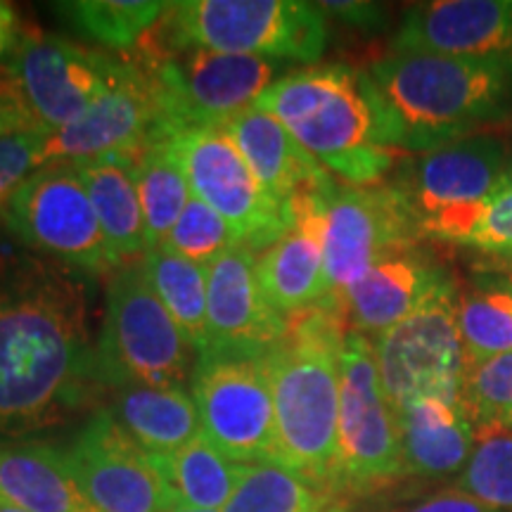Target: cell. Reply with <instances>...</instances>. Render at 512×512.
<instances>
[{
  "label": "cell",
  "mask_w": 512,
  "mask_h": 512,
  "mask_svg": "<svg viewBox=\"0 0 512 512\" xmlns=\"http://www.w3.org/2000/svg\"><path fill=\"white\" fill-rule=\"evenodd\" d=\"M98 380L79 280L31 266L0 283V434L67 418Z\"/></svg>",
  "instance_id": "cell-1"
},
{
  "label": "cell",
  "mask_w": 512,
  "mask_h": 512,
  "mask_svg": "<svg viewBox=\"0 0 512 512\" xmlns=\"http://www.w3.org/2000/svg\"><path fill=\"white\" fill-rule=\"evenodd\" d=\"M368 74L401 152L422 155L512 117V55L389 53Z\"/></svg>",
  "instance_id": "cell-2"
},
{
  "label": "cell",
  "mask_w": 512,
  "mask_h": 512,
  "mask_svg": "<svg viewBox=\"0 0 512 512\" xmlns=\"http://www.w3.org/2000/svg\"><path fill=\"white\" fill-rule=\"evenodd\" d=\"M259 107L330 174L351 185L377 183L403 155L394 121L363 69L323 64L283 74Z\"/></svg>",
  "instance_id": "cell-3"
},
{
  "label": "cell",
  "mask_w": 512,
  "mask_h": 512,
  "mask_svg": "<svg viewBox=\"0 0 512 512\" xmlns=\"http://www.w3.org/2000/svg\"><path fill=\"white\" fill-rule=\"evenodd\" d=\"M344 320L342 306L318 304L287 318L283 339L266 351L278 463L332 494H337Z\"/></svg>",
  "instance_id": "cell-4"
},
{
  "label": "cell",
  "mask_w": 512,
  "mask_h": 512,
  "mask_svg": "<svg viewBox=\"0 0 512 512\" xmlns=\"http://www.w3.org/2000/svg\"><path fill=\"white\" fill-rule=\"evenodd\" d=\"M157 50L207 48L313 64L328 43L320 3L302 0H183L150 31Z\"/></svg>",
  "instance_id": "cell-5"
},
{
  "label": "cell",
  "mask_w": 512,
  "mask_h": 512,
  "mask_svg": "<svg viewBox=\"0 0 512 512\" xmlns=\"http://www.w3.org/2000/svg\"><path fill=\"white\" fill-rule=\"evenodd\" d=\"M197 351L147 278L143 259L121 264L107 290L105 328L95 347L100 384L183 389Z\"/></svg>",
  "instance_id": "cell-6"
},
{
  "label": "cell",
  "mask_w": 512,
  "mask_h": 512,
  "mask_svg": "<svg viewBox=\"0 0 512 512\" xmlns=\"http://www.w3.org/2000/svg\"><path fill=\"white\" fill-rule=\"evenodd\" d=\"M510 157L501 136L477 133L406 159L392 185L411 211L422 240L467 247Z\"/></svg>",
  "instance_id": "cell-7"
},
{
  "label": "cell",
  "mask_w": 512,
  "mask_h": 512,
  "mask_svg": "<svg viewBox=\"0 0 512 512\" xmlns=\"http://www.w3.org/2000/svg\"><path fill=\"white\" fill-rule=\"evenodd\" d=\"M152 74L174 131L192 126L223 128L259 105L280 79L283 62L261 55L207 48H140L138 60Z\"/></svg>",
  "instance_id": "cell-8"
},
{
  "label": "cell",
  "mask_w": 512,
  "mask_h": 512,
  "mask_svg": "<svg viewBox=\"0 0 512 512\" xmlns=\"http://www.w3.org/2000/svg\"><path fill=\"white\" fill-rule=\"evenodd\" d=\"M202 437L235 463H278L266 354L202 349L190 377Z\"/></svg>",
  "instance_id": "cell-9"
},
{
  "label": "cell",
  "mask_w": 512,
  "mask_h": 512,
  "mask_svg": "<svg viewBox=\"0 0 512 512\" xmlns=\"http://www.w3.org/2000/svg\"><path fill=\"white\" fill-rule=\"evenodd\" d=\"M380 382L394 413L415 399L458 403L465 382V344L458 323V283L432 294L418 311L375 339Z\"/></svg>",
  "instance_id": "cell-10"
},
{
  "label": "cell",
  "mask_w": 512,
  "mask_h": 512,
  "mask_svg": "<svg viewBox=\"0 0 512 512\" xmlns=\"http://www.w3.org/2000/svg\"><path fill=\"white\" fill-rule=\"evenodd\" d=\"M406 475L399 420L384 396L375 347L366 335L347 332L342 349V401L335 491L370 494Z\"/></svg>",
  "instance_id": "cell-11"
},
{
  "label": "cell",
  "mask_w": 512,
  "mask_h": 512,
  "mask_svg": "<svg viewBox=\"0 0 512 512\" xmlns=\"http://www.w3.org/2000/svg\"><path fill=\"white\" fill-rule=\"evenodd\" d=\"M195 200L209 204L238 245L266 252L290 228V204H280L261 185L226 128L192 126L171 138Z\"/></svg>",
  "instance_id": "cell-12"
},
{
  "label": "cell",
  "mask_w": 512,
  "mask_h": 512,
  "mask_svg": "<svg viewBox=\"0 0 512 512\" xmlns=\"http://www.w3.org/2000/svg\"><path fill=\"white\" fill-rule=\"evenodd\" d=\"M19 240L88 273L112 275L121 266L74 164H46L3 207Z\"/></svg>",
  "instance_id": "cell-13"
},
{
  "label": "cell",
  "mask_w": 512,
  "mask_h": 512,
  "mask_svg": "<svg viewBox=\"0 0 512 512\" xmlns=\"http://www.w3.org/2000/svg\"><path fill=\"white\" fill-rule=\"evenodd\" d=\"M422 235L411 211L389 185H339L328 204L325 280L328 299L344 309V294L370 268L403 249L418 247ZM323 304V302H320Z\"/></svg>",
  "instance_id": "cell-14"
},
{
  "label": "cell",
  "mask_w": 512,
  "mask_h": 512,
  "mask_svg": "<svg viewBox=\"0 0 512 512\" xmlns=\"http://www.w3.org/2000/svg\"><path fill=\"white\" fill-rule=\"evenodd\" d=\"M124 60L81 48L60 36L27 34L5 64V76L27 100L38 126L62 131L79 121L114 86Z\"/></svg>",
  "instance_id": "cell-15"
},
{
  "label": "cell",
  "mask_w": 512,
  "mask_h": 512,
  "mask_svg": "<svg viewBox=\"0 0 512 512\" xmlns=\"http://www.w3.org/2000/svg\"><path fill=\"white\" fill-rule=\"evenodd\" d=\"M174 133L152 74L140 62L124 60V72L91 110L72 126L46 133L43 164H76L107 152H140Z\"/></svg>",
  "instance_id": "cell-16"
},
{
  "label": "cell",
  "mask_w": 512,
  "mask_h": 512,
  "mask_svg": "<svg viewBox=\"0 0 512 512\" xmlns=\"http://www.w3.org/2000/svg\"><path fill=\"white\" fill-rule=\"evenodd\" d=\"M67 458L95 512H169L176 508L150 453L112 413L95 415L76 437Z\"/></svg>",
  "instance_id": "cell-17"
},
{
  "label": "cell",
  "mask_w": 512,
  "mask_h": 512,
  "mask_svg": "<svg viewBox=\"0 0 512 512\" xmlns=\"http://www.w3.org/2000/svg\"><path fill=\"white\" fill-rule=\"evenodd\" d=\"M335 178L316 188L302 190L290 202V228L278 242L256 259L266 302L280 316L292 318L328 299L325 280V235L328 204Z\"/></svg>",
  "instance_id": "cell-18"
},
{
  "label": "cell",
  "mask_w": 512,
  "mask_h": 512,
  "mask_svg": "<svg viewBox=\"0 0 512 512\" xmlns=\"http://www.w3.org/2000/svg\"><path fill=\"white\" fill-rule=\"evenodd\" d=\"M287 318L266 302L256 254L233 247L207 266V347L266 354L280 342Z\"/></svg>",
  "instance_id": "cell-19"
},
{
  "label": "cell",
  "mask_w": 512,
  "mask_h": 512,
  "mask_svg": "<svg viewBox=\"0 0 512 512\" xmlns=\"http://www.w3.org/2000/svg\"><path fill=\"white\" fill-rule=\"evenodd\" d=\"M392 53L512 55V0H434L408 8Z\"/></svg>",
  "instance_id": "cell-20"
},
{
  "label": "cell",
  "mask_w": 512,
  "mask_h": 512,
  "mask_svg": "<svg viewBox=\"0 0 512 512\" xmlns=\"http://www.w3.org/2000/svg\"><path fill=\"white\" fill-rule=\"evenodd\" d=\"M453 280L446 266L422 245L387 256L344 294L351 332L382 335Z\"/></svg>",
  "instance_id": "cell-21"
},
{
  "label": "cell",
  "mask_w": 512,
  "mask_h": 512,
  "mask_svg": "<svg viewBox=\"0 0 512 512\" xmlns=\"http://www.w3.org/2000/svg\"><path fill=\"white\" fill-rule=\"evenodd\" d=\"M223 128L261 185L285 207L302 190L316 188L332 178L330 171L309 155L264 107H252Z\"/></svg>",
  "instance_id": "cell-22"
},
{
  "label": "cell",
  "mask_w": 512,
  "mask_h": 512,
  "mask_svg": "<svg viewBox=\"0 0 512 512\" xmlns=\"http://www.w3.org/2000/svg\"><path fill=\"white\" fill-rule=\"evenodd\" d=\"M406 475L441 479L465 470L475 427L458 403L415 399L396 411Z\"/></svg>",
  "instance_id": "cell-23"
},
{
  "label": "cell",
  "mask_w": 512,
  "mask_h": 512,
  "mask_svg": "<svg viewBox=\"0 0 512 512\" xmlns=\"http://www.w3.org/2000/svg\"><path fill=\"white\" fill-rule=\"evenodd\" d=\"M0 498L27 512H95L67 451L36 441L0 446Z\"/></svg>",
  "instance_id": "cell-24"
},
{
  "label": "cell",
  "mask_w": 512,
  "mask_h": 512,
  "mask_svg": "<svg viewBox=\"0 0 512 512\" xmlns=\"http://www.w3.org/2000/svg\"><path fill=\"white\" fill-rule=\"evenodd\" d=\"M140 152H107L74 164L121 264L143 259L147 254L145 219L136 183V159Z\"/></svg>",
  "instance_id": "cell-25"
},
{
  "label": "cell",
  "mask_w": 512,
  "mask_h": 512,
  "mask_svg": "<svg viewBox=\"0 0 512 512\" xmlns=\"http://www.w3.org/2000/svg\"><path fill=\"white\" fill-rule=\"evenodd\" d=\"M112 415L147 453H174L202 437L200 413L185 389L126 387Z\"/></svg>",
  "instance_id": "cell-26"
},
{
  "label": "cell",
  "mask_w": 512,
  "mask_h": 512,
  "mask_svg": "<svg viewBox=\"0 0 512 512\" xmlns=\"http://www.w3.org/2000/svg\"><path fill=\"white\" fill-rule=\"evenodd\" d=\"M152 463L162 475L176 508L219 510L233 496L240 477V465L204 437L174 453H150Z\"/></svg>",
  "instance_id": "cell-27"
},
{
  "label": "cell",
  "mask_w": 512,
  "mask_h": 512,
  "mask_svg": "<svg viewBox=\"0 0 512 512\" xmlns=\"http://www.w3.org/2000/svg\"><path fill=\"white\" fill-rule=\"evenodd\" d=\"M458 323L467 363L512 351V280L479 271L458 285Z\"/></svg>",
  "instance_id": "cell-28"
},
{
  "label": "cell",
  "mask_w": 512,
  "mask_h": 512,
  "mask_svg": "<svg viewBox=\"0 0 512 512\" xmlns=\"http://www.w3.org/2000/svg\"><path fill=\"white\" fill-rule=\"evenodd\" d=\"M223 512H339V496L283 463H242Z\"/></svg>",
  "instance_id": "cell-29"
},
{
  "label": "cell",
  "mask_w": 512,
  "mask_h": 512,
  "mask_svg": "<svg viewBox=\"0 0 512 512\" xmlns=\"http://www.w3.org/2000/svg\"><path fill=\"white\" fill-rule=\"evenodd\" d=\"M171 138H159L136 159V183L145 219L147 252L162 247L183 209L192 200L188 178L178 162Z\"/></svg>",
  "instance_id": "cell-30"
},
{
  "label": "cell",
  "mask_w": 512,
  "mask_h": 512,
  "mask_svg": "<svg viewBox=\"0 0 512 512\" xmlns=\"http://www.w3.org/2000/svg\"><path fill=\"white\" fill-rule=\"evenodd\" d=\"M143 264L157 297L190 347L200 354L207 347V266L195 264L164 245L150 249L143 256Z\"/></svg>",
  "instance_id": "cell-31"
},
{
  "label": "cell",
  "mask_w": 512,
  "mask_h": 512,
  "mask_svg": "<svg viewBox=\"0 0 512 512\" xmlns=\"http://www.w3.org/2000/svg\"><path fill=\"white\" fill-rule=\"evenodd\" d=\"M57 15L76 34L102 48L131 50L157 27L169 3L162 0H72L55 3Z\"/></svg>",
  "instance_id": "cell-32"
},
{
  "label": "cell",
  "mask_w": 512,
  "mask_h": 512,
  "mask_svg": "<svg viewBox=\"0 0 512 512\" xmlns=\"http://www.w3.org/2000/svg\"><path fill=\"white\" fill-rule=\"evenodd\" d=\"M460 408L475 430H512V351L467 363Z\"/></svg>",
  "instance_id": "cell-33"
},
{
  "label": "cell",
  "mask_w": 512,
  "mask_h": 512,
  "mask_svg": "<svg viewBox=\"0 0 512 512\" xmlns=\"http://www.w3.org/2000/svg\"><path fill=\"white\" fill-rule=\"evenodd\" d=\"M458 489L496 510H512V430H475Z\"/></svg>",
  "instance_id": "cell-34"
},
{
  "label": "cell",
  "mask_w": 512,
  "mask_h": 512,
  "mask_svg": "<svg viewBox=\"0 0 512 512\" xmlns=\"http://www.w3.org/2000/svg\"><path fill=\"white\" fill-rule=\"evenodd\" d=\"M164 247L195 261V264L209 266L219 256L238 247V240H235L228 223L209 204L192 197L188 207L183 209L181 219L176 221L174 230L169 233V238H166Z\"/></svg>",
  "instance_id": "cell-35"
},
{
  "label": "cell",
  "mask_w": 512,
  "mask_h": 512,
  "mask_svg": "<svg viewBox=\"0 0 512 512\" xmlns=\"http://www.w3.org/2000/svg\"><path fill=\"white\" fill-rule=\"evenodd\" d=\"M46 133L43 128H36V131L0 138V209L10 202V197L22 188L31 174L46 166L43 164Z\"/></svg>",
  "instance_id": "cell-36"
},
{
  "label": "cell",
  "mask_w": 512,
  "mask_h": 512,
  "mask_svg": "<svg viewBox=\"0 0 512 512\" xmlns=\"http://www.w3.org/2000/svg\"><path fill=\"white\" fill-rule=\"evenodd\" d=\"M467 247L477 249L482 256L512 252V157Z\"/></svg>",
  "instance_id": "cell-37"
},
{
  "label": "cell",
  "mask_w": 512,
  "mask_h": 512,
  "mask_svg": "<svg viewBox=\"0 0 512 512\" xmlns=\"http://www.w3.org/2000/svg\"><path fill=\"white\" fill-rule=\"evenodd\" d=\"M38 121L31 114L27 100L22 98L19 88L12 83L10 76L0 79V138L15 136V133L36 131ZM46 131V128H43Z\"/></svg>",
  "instance_id": "cell-38"
},
{
  "label": "cell",
  "mask_w": 512,
  "mask_h": 512,
  "mask_svg": "<svg viewBox=\"0 0 512 512\" xmlns=\"http://www.w3.org/2000/svg\"><path fill=\"white\" fill-rule=\"evenodd\" d=\"M403 512H503L496 508H489V505L477 501L475 496L465 494L460 489H444L432 494L425 501L411 505L408 510Z\"/></svg>",
  "instance_id": "cell-39"
},
{
  "label": "cell",
  "mask_w": 512,
  "mask_h": 512,
  "mask_svg": "<svg viewBox=\"0 0 512 512\" xmlns=\"http://www.w3.org/2000/svg\"><path fill=\"white\" fill-rule=\"evenodd\" d=\"M320 8L361 29H377L384 22L382 8L373 3H320Z\"/></svg>",
  "instance_id": "cell-40"
},
{
  "label": "cell",
  "mask_w": 512,
  "mask_h": 512,
  "mask_svg": "<svg viewBox=\"0 0 512 512\" xmlns=\"http://www.w3.org/2000/svg\"><path fill=\"white\" fill-rule=\"evenodd\" d=\"M24 29L17 10L10 3L0 0V62H8L22 41Z\"/></svg>",
  "instance_id": "cell-41"
},
{
  "label": "cell",
  "mask_w": 512,
  "mask_h": 512,
  "mask_svg": "<svg viewBox=\"0 0 512 512\" xmlns=\"http://www.w3.org/2000/svg\"><path fill=\"white\" fill-rule=\"evenodd\" d=\"M479 271L501 273L508 280H512V252L496 254V256H482V266H479Z\"/></svg>",
  "instance_id": "cell-42"
},
{
  "label": "cell",
  "mask_w": 512,
  "mask_h": 512,
  "mask_svg": "<svg viewBox=\"0 0 512 512\" xmlns=\"http://www.w3.org/2000/svg\"><path fill=\"white\" fill-rule=\"evenodd\" d=\"M0 512H27V510L17 508V505L8 503V501H5V498H0Z\"/></svg>",
  "instance_id": "cell-43"
},
{
  "label": "cell",
  "mask_w": 512,
  "mask_h": 512,
  "mask_svg": "<svg viewBox=\"0 0 512 512\" xmlns=\"http://www.w3.org/2000/svg\"><path fill=\"white\" fill-rule=\"evenodd\" d=\"M169 512H219V510H192V508H174Z\"/></svg>",
  "instance_id": "cell-44"
}]
</instances>
